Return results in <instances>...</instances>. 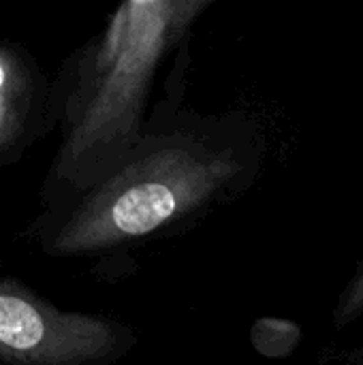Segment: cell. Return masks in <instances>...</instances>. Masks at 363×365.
I'll use <instances>...</instances> for the list:
<instances>
[{
	"label": "cell",
	"instance_id": "3",
	"mask_svg": "<svg viewBox=\"0 0 363 365\" xmlns=\"http://www.w3.org/2000/svg\"><path fill=\"white\" fill-rule=\"evenodd\" d=\"M137 334L111 319L66 312L0 276V359L17 365H109L131 353Z\"/></svg>",
	"mask_w": 363,
	"mask_h": 365
},
{
	"label": "cell",
	"instance_id": "4",
	"mask_svg": "<svg viewBox=\"0 0 363 365\" xmlns=\"http://www.w3.org/2000/svg\"><path fill=\"white\" fill-rule=\"evenodd\" d=\"M51 118L53 94L36 60L17 43L0 41V165L15 163Z\"/></svg>",
	"mask_w": 363,
	"mask_h": 365
},
{
	"label": "cell",
	"instance_id": "5",
	"mask_svg": "<svg viewBox=\"0 0 363 365\" xmlns=\"http://www.w3.org/2000/svg\"><path fill=\"white\" fill-rule=\"evenodd\" d=\"M302 327L289 319L263 317L252 325L250 340L259 355L270 359H285L293 355L302 342Z\"/></svg>",
	"mask_w": 363,
	"mask_h": 365
},
{
	"label": "cell",
	"instance_id": "7",
	"mask_svg": "<svg viewBox=\"0 0 363 365\" xmlns=\"http://www.w3.org/2000/svg\"><path fill=\"white\" fill-rule=\"evenodd\" d=\"M216 0H173V24L180 36H184L195 17Z\"/></svg>",
	"mask_w": 363,
	"mask_h": 365
},
{
	"label": "cell",
	"instance_id": "1",
	"mask_svg": "<svg viewBox=\"0 0 363 365\" xmlns=\"http://www.w3.org/2000/svg\"><path fill=\"white\" fill-rule=\"evenodd\" d=\"M263 156L265 139L246 115L163 105L113 156L47 195L36 242L43 252L66 259L173 233L244 195Z\"/></svg>",
	"mask_w": 363,
	"mask_h": 365
},
{
	"label": "cell",
	"instance_id": "2",
	"mask_svg": "<svg viewBox=\"0 0 363 365\" xmlns=\"http://www.w3.org/2000/svg\"><path fill=\"white\" fill-rule=\"evenodd\" d=\"M182 36L173 0H124L98 41L86 47L62 105L64 141L49 184H73L126 145L143 126L156 68Z\"/></svg>",
	"mask_w": 363,
	"mask_h": 365
},
{
	"label": "cell",
	"instance_id": "6",
	"mask_svg": "<svg viewBox=\"0 0 363 365\" xmlns=\"http://www.w3.org/2000/svg\"><path fill=\"white\" fill-rule=\"evenodd\" d=\"M363 319V257L359 259L357 267L349 276L347 284L342 287L336 306L332 310V323L336 331H342L351 325H355Z\"/></svg>",
	"mask_w": 363,
	"mask_h": 365
}]
</instances>
